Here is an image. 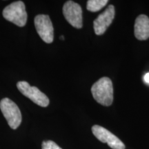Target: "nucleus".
Here are the masks:
<instances>
[{"instance_id":"nucleus-3","label":"nucleus","mask_w":149,"mask_h":149,"mask_svg":"<svg viewBox=\"0 0 149 149\" xmlns=\"http://www.w3.org/2000/svg\"><path fill=\"white\" fill-rule=\"evenodd\" d=\"M0 109L9 126L16 129L22 123V113L17 105L8 98H3L0 102Z\"/></svg>"},{"instance_id":"nucleus-13","label":"nucleus","mask_w":149,"mask_h":149,"mask_svg":"<svg viewBox=\"0 0 149 149\" xmlns=\"http://www.w3.org/2000/svg\"><path fill=\"white\" fill-rule=\"evenodd\" d=\"M60 39H61V40H64V36H63V35H61V36L60 37Z\"/></svg>"},{"instance_id":"nucleus-4","label":"nucleus","mask_w":149,"mask_h":149,"mask_svg":"<svg viewBox=\"0 0 149 149\" xmlns=\"http://www.w3.org/2000/svg\"><path fill=\"white\" fill-rule=\"evenodd\" d=\"M17 86L24 96L27 97L37 105L42 107H46L49 104V99L48 97L37 87L31 86L27 81H19Z\"/></svg>"},{"instance_id":"nucleus-6","label":"nucleus","mask_w":149,"mask_h":149,"mask_svg":"<svg viewBox=\"0 0 149 149\" xmlns=\"http://www.w3.org/2000/svg\"><path fill=\"white\" fill-rule=\"evenodd\" d=\"M35 26L37 32L42 40L47 44L53 42L54 29L51 19L47 15H39L35 18Z\"/></svg>"},{"instance_id":"nucleus-8","label":"nucleus","mask_w":149,"mask_h":149,"mask_svg":"<svg viewBox=\"0 0 149 149\" xmlns=\"http://www.w3.org/2000/svg\"><path fill=\"white\" fill-rule=\"evenodd\" d=\"M115 15V9L113 5H109L104 12L102 13L93 22V28L97 35H102L107 31L111 25Z\"/></svg>"},{"instance_id":"nucleus-1","label":"nucleus","mask_w":149,"mask_h":149,"mask_svg":"<svg viewBox=\"0 0 149 149\" xmlns=\"http://www.w3.org/2000/svg\"><path fill=\"white\" fill-rule=\"evenodd\" d=\"M91 93L97 102L105 107L111 106L113 101V86L111 79L102 77L92 86Z\"/></svg>"},{"instance_id":"nucleus-10","label":"nucleus","mask_w":149,"mask_h":149,"mask_svg":"<svg viewBox=\"0 0 149 149\" xmlns=\"http://www.w3.org/2000/svg\"><path fill=\"white\" fill-rule=\"evenodd\" d=\"M109 3L108 0H89L87 1V10L91 12H97Z\"/></svg>"},{"instance_id":"nucleus-5","label":"nucleus","mask_w":149,"mask_h":149,"mask_svg":"<svg viewBox=\"0 0 149 149\" xmlns=\"http://www.w3.org/2000/svg\"><path fill=\"white\" fill-rule=\"evenodd\" d=\"M63 14L66 21L72 26L81 29L83 26L82 9L77 3L68 1L63 6Z\"/></svg>"},{"instance_id":"nucleus-12","label":"nucleus","mask_w":149,"mask_h":149,"mask_svg":"<svg viewBox=\"0 0 149 149\" xmlns=\"http://www.w3.org/2000/svg\"><path fill=\"white\" fill-rule=\"evenodd\" d=\"M144 80L145 82H146L147 84H149V72L145 74L144 77Z\"/></svg>"},{"instance_id":"nucleus-9","label":"nucleus","mask_w":149,"mask_h":149,"mask_svg":"<svg viewBox=\"0 0 149 149\" xmlns=\"http://www.w3.org/2000/svg\"><path fill=\"white\" fill-rule=\"evenodd\" d=\"M134 33L138 40H146L149 38V18L146 15H140L136 18Z\"/></svg>"},{"instance_id":"nucleus-7","label":"nucleus","mask_w":149,"mask_h":149,"mask_svg":"<svg viewBox=\"0 0 149 149\" xmlns=\"http://www.w3.org/2000/svg\"><path fill=\"white\" fill-rule=\"evenodd\" d=\"M92 132L97 139L102 142L107 143L111 148L125 149L126 148L124 143L116 135L101 126H93L92 127Z\"/></svg>"},{"instance_id":"nucleus-11","label":"nucleus","mask_w":149,"mask_h":149,"mask_svg":"<svg viewBox=\"0 0 149 149\" xmlns=\"http://www.w3.org/2000/svg\"><path fill=\"white\" fill-rule=\"evenodd\" d=\"M42 149H62L53 141H44L42 145Z\"/></svg>"},{"instance_id":"nucleus-2","label":"nucleus","mask_w":149,"mask_h":149,"mask_svg":"<svg viewBox=\"0 0 149 149\" xmlns=\"http://www.w3.org/2000/svg\"><path fill=\"white\" fill-rule=\"evenodd\" d=\"M3 16L6 20L19 27L24 26L27 22V13L22 1H15L6 7L3 10Z\"/></svg>"}]
</instances>
